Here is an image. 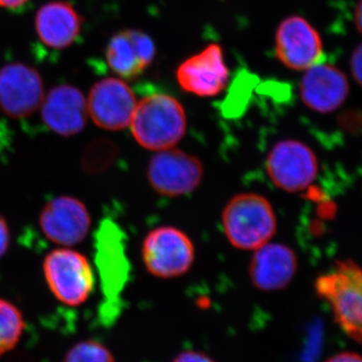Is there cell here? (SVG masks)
<instances>
[{
    "label": "cell",
    "instance_id": "6da1fadb",
    "mask_svg": "<svg viewBox=\"0 0 362 362\" xmlns=\"http://www.w3.org/2000/svg\"><path fill=\"white\" fill-rule=\"evenodd\" d=\"M131 132L143 148L157 152L173 148L187 132V115L175 98L154 94L136 104Z\"/></svg>",
    "mask_w": 362,
    "mask_h": 362
},
{
    "label": "cell",
    "instance_id": "7a4b0ae2",
    "mask_svg": "<svg viewBox=\"0 0 362 362\" xmlns=\"http://www.w3.org/2000/svg\"><path fill=\"white\" fill-rule=\"evenodd\" d=\"M223 233L230 244L243 251H255L271 242L277 218L270 202L254 192L235 195L221 214Z\"/></svg>",
    "mask_w": 362,
    "mask_h": 362
},
{
    "label": "cell",
    "instance_id": "3957f363",
    "mask_svg": "<svg viewBox=\"0 0 362 362\" xmlns=\"http://www.w3.org/2000/svg\"><path fill=\"white\" fill-rule=\"evenodd\" d=\"M319 297L330 304L335 320L356 342H361L362 273L354 262H339L328 273L317 279Z\"/></svg>",
    "mask_w": 362,
    "mask_h": 362
},
{
    "label": "cell",
    "instance_id": "277c9868",
    "mask_svg": "<svg viewBox=\"0 0 362 362\" xmlns=\"http://www.w3.org/2000/svg\"><path fill=\"white\" fill-rule=\"evenodd\" d=\"M42 271L49 291L66 306H81L94 291L96 278L89 259L70 247L49 252L42 263Z\"/></svg>",
    "mask_w": 362,
    "mask_h": 362
},
{
    "label": "cell",
    "instance_id": "5b68a950",
    "mask_svg": "<svg viewBox=\"0 0 362 362\" xmlns=\"http://www.w3.org/2000/svg\"><path fill=\"white\" fill-rule=\"evenodd\" d=\"M96 266L103 293L105 311L115 313L129 281L130 263L126 255V238L114 221H102L95 237Z\"/></svg>",
    "mask_w": 362,
    "mask_h": 362
},
{
    "label": "cell",
    "instance_id": "8992f818",
    "mask_svg": "<svg viewBox=\"0 0 362 362\" xmlns=\"http://www.w3.org/2000/svg\"><path fill=\"white\" fill-rule=\"evenodd\" d=\"M141 255L145 268L162 279L185 275L194 265V246L187 233L171 226H158L143 240Z\"/></svg>",
    "mask_w": 362,
    "mask_h": 362
},
{
    "label": "cell",
    "instance_id": "52a82bcc",
    "mask_svg": "<svg viewBox=\"0 0 362 362\" xmlns=\"http://www.w3.org/2000/svg\"><path fill=\"white\" fill-rule=\"evenodd\" d=\"M272 182L290 194L303 192L318 175V159L313 150L298 140H282L274 145L266 159Z\"/></svg>",
    "mask_w": 362,
    "mask_h": 362
},
{
    "label": "cell",
    "instance_id": "ba28073f",
    "mask_svg": "<svg viewBox=\"0 0 362 362\" xmlns=\"http://www.w3.org/2000/svg\"><path fill=\"white\" fill-rule=\"evenodd\" d=\"M204 178V166L197 157L182 150L156 152L147 168V180L157 194L182 197L194 192Z\"/></svg>",
    "mask_w": 362,
    "mask_h": 362
},
{
    "label": "cell",
    "instance_id": "9c48e42d",
    "mask_svg": "<svg viewBox=\"0 0 362 362\" xmlns=\"http://www.w3.org/2000/svg\"><path fill=\"white\" fill-rule=\"evenodd\" d=\"M39 221L45 237L64 247L81 244L92 226V218L84 202L71 195H59L47 202Z\"/></svg>",
    "mask_w": 362,
    "mask_h": 362
},
{
    "label": "cell",
    "instance_id": "30bf717a",
    "mask_svg": "<svg viewBox=\"0 0 362 362\" xmlns=\"http://www.w3.org/2000/svg\"><path fill=\"white\" fill-rule=\"evenodd\" d=\"M39 71L23 64L0 69V110L13 118H25L39 109L44 100Z\"/></svg>",
    "mask_w": 362,
    "mask_h": 362
},
{
    "label": "cell",
    "instance_id": "8fae6325",
    "mask_svg": "<svg viewBox=\"0 0 362 362\" xmlns=\"http://www.w3.org/2000/svg\"><path fill=\"white\" fill-rule=\"evenodd\" d=\"M136 104L129 86L118 78H108L93 86L88 113L101 129L120 131L130 125Z\"/></svg>",
    "mask_w": 362,
    "mask_h": 362
},
{
    "label": "cell",
    "instance_id": "7c38bea8",
    "mask_svg": "<svg viewBox=\"0 0 362 362\" xmlns=\"http://www.w3.org/2000/svg\"><path fill=\"white\" fill-rule=\"evenodd\" d=\"M276 56L292 70H308L322 59V40L308 21L301 16H290L281 23L276 33Z\"/></svg>",
    "mask_w": 362,
    "mask_h": 362
},
{
    "label": "cell",
    "instance_id": "4fadbf2b",
    "mask_svg": "<svg viewBox=\"0 0 362 362\" xmlns=\"http://www.w3.org/2000/svg\"><path fill=\"white\" fill-rule=\"evenodd\" d=\"M176 77L180 87L188 93L199 97L218 96L228 81L223 49L218 45H207L178 66Z\"/></svg>",
    "mask_w": 362,
    "mask_h": 362
},
{
    "label": "cell",
    "instance_id": "5bb4252c",
    "mask_svg": "<svg viewBox=\"0 0 362 362\" xmlns=\"http://www.w3.org/2000/svg\"><path fill=\"white\" fill-rule=\"evenodd\" d=\"M252 252L249 275L257 289L264 292L285 289L296 276L297 256L287 245L271 240Z\"/></svg>",
    "mask_w": 362,
    "mask_h": 362
},
{
    "label": "cell",
    "instance_id": "9a60e30c",
    "mask_svg": "<svg viewBox=\"0 0 362 362\" xmlns=\"http://www.w3.org/2000/svg\"><path fill=\"white\" fill-rule=\"evenodd\" d=\"M347 78L337 66L316 64L307 70L300 84L302 101L317 113L337 111L349 94Z\"/></svg>",
    "mask_w": 362,
    "mask_h": 362
},
{
    "label": "cell",
    "instance_id": "2e32d148",
    "mask_svg": "<svg viewBox=\"0 0 362 362\" xmlns=\"http://www.w3.org/2000/svg\"><path fill=\"white\" fill-rule=\"evenodd\" d=\"M40 106L42 121L57 134L71 137L84 129L88 119L87 102L77 88L58 86L49 90Z\"/></svg>",
    "mask_w": 362,
    "mask_h": 362
},
{
    "label": "cell",
    "instance_id": "e0dca14e",
    "mask_svg": "<svg viewBox=\"0 0 362 362\" xmlns=\"http://www.w3.org/2000/svg\"><path fill=\"white\" fill-rule=\"evenodd\" d=\"M109 66L124 78H135L146 70L156 57V45L146 33L125 30L117 33L106 51Z\"/></svg>",
    "mask_w": 362,
    "mask_h": 362
},
{
    "label": "cell",
    "instance_id": "ac0fdd59",
    "mask_svg": "<svg viewBox=\"0 0 362 362\" xmlns=\"http://www.w3.org/2000/svg\"><path fill=\"white\" fill-rule=\"evenodd\" d=\"M82 28V18L68 2H51L35 16V30L40 40L52 49H65L75 42Z\"/></svg>",
    "mask_w": 362,
    "mask_h": 362
},
{
    "label": "cell",
    "instance_id": "d6986e66",
    "mask_svg": "<svg viewBox=\"0 0 362 362\" xmlns=\"http://www.w3.org/2000/svg\"><path fill=\"white\" fill-rule=\"evenodd\" d=\"M25 330V320L21 309L0 298V357L18 347Z\"/></svg>",
    "mask_w": 362,
    "mask_h": 362
},
{
    "label": "cell",
    "instance_id": "ffe728a7",
    "mask_svg": "<svg viewBox=\"0 0 362 362\" xmlns=\"http://www.w3.org/2000/svg\"><path fill=\"white\" fill-rule=\"evenodd\" d=\"M62 362H116L106 345L95 339H85L74 344Z\"/></svg>",
    "mask_w": 362,
    "mask_h": 362
},
{
    "label": "cell",
    "instance_id": "44dd1931",
    "mask_svg": "<svg viewBox=\"0 0 362 362\" xmlns=\"http://www.w3.org/2000/svg\"><path fill=\"white\" fill-rule=\"evenodd\" d=\"M11 244V230L6 218L0 214V259L6 254Z\"/></svg>",
    "mask_w": 362,
    "mask_h": 362
},
{
    "label": "cell",
    "instance_id": "7402d4cb",
    "mask_svg": "<svg viewBox=\"0 0 362 362\" xmlns=\"http://www.w3.org/2000/svg\"><path fill=\"white\" fill-rule=\"evenodd\" d=\"M361 59L362 49L361 45H358L354 52H352L351 61H350V66H351V73L354 78H356L357 84H361Z\"/></svg>",
    "mask_w": 362,
    "mask_h": 362
},
{
    "label": "cell",
    "instance_id": "603a6c76",
    "mask_svg": "<svg viewBox=\"0 0 362 362\" xmlns=\"http://www.w3.org/2000/svg\"><path fill=\"white\" fill-rule=\"evenodd\" d=\"M173 362H216L206 354L197 351H185L176 356Z\"/></svg>",
    "mask_w": 362,
    "mask_h": 362
},
{
    "label": "cell",
    "instance_id": "cb8c5ba5",
    "mask_svg": "<svg viewBox=\"0 0 362 362\" xmlns=\"http://www.w3.org/2000/svg\"><path fill=\"white\" fill-rule=\"evenodd\" d=\"M326 362H362L361 356L354 352H343L331 357Z\"/></svg>",
    "mask_w": 362,
    "mask_h": 362
},
{
    "label": "cell",
    "instance_id": "d4e9b609",
    "mask_svg": "<svg viewBox=\"0 0 362 362\" xmlns=\"http://www.w3.org/2000/svg\"><path fill=\"white\" fill-rule=\"evenodd\" d=\"M28 0H0V6L6 7V8H16V7L23 6Z\"/></svg>",
    "mask_w": 362,
    "mask_h": 362
},
{
    "label": "cell",
    "instance_id": "484cf974",
    "mask_svg": "<svg viewBox=\"0 0 362 362\" xmlns=\"http://www.w3.org/2000/svg\"><path fill=\"white\" fill-rule=\"evenodd\" d=\"M356 25L357 28V30L359 33L361 32V2L359 1L358 4L356 6Z\"/></svg>",
    "mask_w": 362,
    "mask_h": 362
}]
</instances>
